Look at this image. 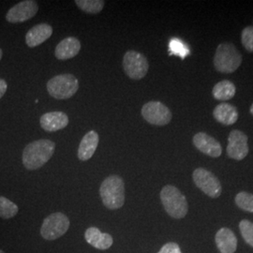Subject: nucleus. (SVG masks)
I'll list each match as a JSON object with an SVG mask.
<instances>
[{
    "mask_svg": "<svg viewBox=\"0 0 253 253\" xmlns=\"http://www.w3.org/2000/svg\"><path fill=\"white\" fill-rule=\"evenodd\" d=\"M70 219L63 213L56 212L46 217L41 228V235L49 241L63 236L70 228Z\"/></svg>",
    "mask_w": 253,
    "mask_h": 253,
    "instance_id": "nucleus-6",
    "label": "nucleus"
},
{
    "mask_svg": "<svg viewBox=\"0 0 253 253\" xmlns=\"http://www.w3.org/2000/svg\"><path fill=\"white\" fill-rule=\"evenodd\" d=\"M170 51L172 54H179L181 57H185L189 54V50L187 46L183 42H181L179 40H172L170 42Z\"/></svg>",
    "mask_w": 253,
    "mask_h": 253,
    "instance_id": "nucleus-26",
    "label": "nucleus"
},
{
    "mask_svg": "<svg viewBox=\"0 0 253 253\" xmlns=\"http://www.w3.org/2000/svg\"><path fill=\"white\" fill-rule=\"evenodd\" d=\"M241 41L245 49L253 53V27H245L241 34Z\"/></svg>",
    "mask_w": 253,
    "mask_h": 253,
    "instance_id": "nucleus-25",
    "label": "nucleus"
},
{
    "mask_svg": "<svg viewBox=\"0 0 253 253\" xmlns=\"http://www.w3.org/2000/svg\"><path fill=\"white\" fill-rule=\"evenodd\" d=\"M213 116L217 122L223 125H233L238 119V112L234 105L230 103H220L216 106L213 112Z\"/></svg>",
    "mask_w": 253,
    "mask_h": 253,
    "instance_id": "nucleus-19",
    "label": "nucleus"
},
{
    "mask_svg": "<svg viewBox=\"0 0 253 253\" xmlns=\"http://www.w3.org/2000/svg\"><path fill=\"white\" fill-rule=\"evenodd\" d=\"M142 116L145 120L156 126H165L172 120V113L161 101H149L142 108Z\"/></svg>",
    "mask_w": 253,
    "mask_h": 253,
    "instance_id": "nucleus-9",
    "label": "nucleus"
},
{
    "mask_svg": "<svg viewBox=\"0 0 253 253\" xmlns=\"http://www.w3.org/2000/svg\"><path fill=\"white\" fill-rule=\"evenodd\" d=\"M192 142L199 151L212 158H218L222 153L220 144L215 138L205 132H199L195 134L192 139Z\"/></svg>",
    "mask_w": 253,
    "mask_h": 253,
    "instance_id": "nucleus-12",
    "label": "nucleus"
},
{
    "mask_svg": "<svg viewBox=\"0 0 253 253\" xmlns=\"http://www.w3.org/2000/svg\"><path fill=\"white\" fill-rule=\"evenodd\" d=\"M215 241L220 253H235L237 248V239L233 231L221 228L215 236Z\"/></svg>",
    "mask_w": 253,
    "mask_h": 253,
    "instance_id": "nucleus-18",
    "label": "nucleus"
},
{
    "mask_svg": "<svg viewBox=\"0 0 253 253\" xmlns=\"http://www.w3.org/2000/svg\"><path fill=\"white\" fill-rule=\"evenodd\" d=\"M0 253H4V252H3V251H2V250H0Z\"/></svg>",
    "mask_w": 253,
    "mask_h": 253,
    "instance_id": "nucleus-31",
    "label": "nucleus"
},
{
    "mask_svg": "<svg viewBox=\"0 0 253 253\" xmlns=\"http://www.w3.org/2000/svg\"><path fill=\"white\" fill-rule=\"evenodd\" d=\"M251 113H252V115H253V104L252 105V107H251Z\"/></svg>",
    "mask_w": 253,
    "mask_h": 253,
    "instance_id": "nucleus-30",
    "label": "nucleus"
},
{
    "mask_svg": "<svg viewBox=\"0 0 253 253\" xmlns=\"http://www.w3.org/2000/svg\"><path fill=\"white\" fill-rule=\"evenodd\" d=\"M38 10L39 6L36 1L25 0L9 9L6 14V20L11 24L23 23L33 18L36 15Z\"/></svg>",
    "mask_w": 253,
    "mask_h": 253,
    "instance_id": "nucleus-11",
    "label": "nucleus"
},
{
    "mask_svg": "<svg viewBox=\"0 0 253 253\" xmlns=\"http://www.w3.org/2000/svg\"><path fill=\"white\" fill-rule=\"evenodd\" d=\"M235 204L242 210L253 213V194L241 191L235 196Z\"/></svg>",
    "mask_w": 253,
    "mask_h": 253,
    "instance_id": "nucleus-23",
    "label": "nucleus"
},
{
    "mask_svg": "<svg viewBox=\"0 0 253 253\" xmlns=\"http://www.w3.org/2000/svg\"><path fill=\"white\" fill-rule=\"evenodd\" d=\"M8 89V84L5 80L0 79V99L5 95L6 91Z\"/></svg>",
    "mask_w": 253,
    "mask_h": 253,
    "instance_id": "nucleus-28",
    "label": "nucleus"
},
{
    "mask_svg": "<svg viewBox=\"0 0 253 253\" xmlns=\"http://www.w3.org/2000/svg\"><path fill=\"white\" fill-rule=\"evenodd\" d=\"M55 149V144L47 139L34 141L25 147L23 151V164L29 171L38 170L50 161Z\"/></svg>",
    "mask_w": 253,
    "mask_h": 253,
    "instance_id": "nucleus-1",
    "label": "nucleus"
},
{
    "mask_svg": "<svg viewBox=\"0 0 253 253\" xmlns=\"http://www.w3.org/2000/svg\"><path fill=\"white\" fill-rule=\"evenodd\" d=\"M100 195L104 207L117 210L125 204V184L119 175H110L101 183Z\"/></svg>",
    "mask_w": 253,
    "mask_h": 253,
    "instance_id": "nucleus-2",
    "label": "nucleus"
},
{
    "mask_svg": "<svg viewBox=\"0 0 253 253\" xmlns=\"http://www.w3.org/2000/svg\"><path fill=\"white\" fill-rule=\"evenodd\" d=\"M75 4L86 13L97 14L102 10L105 2L102 0H76Z\"/></svg>",
    "mask_w": 253,
    "mask_h": 253,
    "instance_id": "nucleus-22",
    "label": "nucleus"
},
{
    "mask_svg": "<svg viewBox=\"0 0 253 253\" xmlns=\"http://www.w3.org/2000/svg\"><path fill=\"white\" fill-rule=\"evenodd\" d=\"M242 63V55L232 43H221L217 46L214 57V66L217 72L233 73Z\"/></svg>",
    "mask_w": 253,
    "mask_h": 253,
    "instance_id": "nucleus-4",
    "label": "nucleus"
},
{
    "mask_svg": "<svg viewBox=\"0 0 253 253\" xmlns=\"http://www.w3.org/2000/svg\"><path fill=\"white\" fill-rule=\"evenodd\" d=\"M123 69L126 75L133 80L143 79L149 69L145 55L136 51H127L123 57Z\"/></svg>",
    "mask_w": 253,
    "mask_h": 253,
    "instance_id": "nucleus-7",
    "label": "nucleus"
},
{
    "mask_svg": "<svg viewBox=\"0 0 253 253\" xmlns=\"http://www.w3.org/2000/svg\"><path fill=\"white\" fill-rule=\"evenodd\" d=\"M227 155L235 161H242L249 154L248 136L241 130H232L228 137Z\"/></svg>",
    "mask_w": 253,
    "mask_h": 253,
    "instance_id": "nucleus-10",
    "label": "nucleus"
},
{
    "mask_svg": "<svg viewBox=\"0 0 253 253\" xmlns=\"http://www.w3.org/2000/svg\"><path fill=\"white\" fill-rule=\"evenodd\" d=\"M84 239L88 244L100 251L109 250L114 243L112 235L101 233L100 229L96 227H90L85 230Z\"/></svg>",
    "mask_w": 253,
    "mask_h": 253,
    "instance_id": "nucleus-14",
    "label": "nucleus"
},
{
    "mask_svg": "<svg viewBox=\"0 0 253 253\" xmlns=\"http://www.w3.org/2000/svg\"><path fill=\"white\" fill-rule=\"evenodd\" d=\"M161 200L167 214L173 218H183L188 214L189 206L186 197L180 190L172 185L163 187L161 191Z\"/></svg>",
    "mask_w": 253,
    "mask_h": 253,
    "instance_id": "nucleus-3",
    "label": "nucleus"
},
{
    "mask_svg": "<svg viewBox=\"0 0 253 253\" xmlns=\"http://www.w3.org/2000/svg\"><path fill=\"white\" fill-rule=\"evenodd\" d=\"M53 34V28L48 24H40L30 28L26 35L27 45L30 48L41 45Z\"/></svg>",
    "mask_w": 253,
    "mask_h": 253,
    "instance_id": "nucleus-17",
    "label": "nucleus"
},
{
    "mask_svg": "<svg viewBox=\"0 0 253 253\" xmlns=\"http://www.w3.org/2000/svg\"><path fill=\"white\" fill-rule=\"evenodd\" d=\"M19 208L10 200L4 196H0V217L3 219H9L15 217L18 214Z\"/></svg>",
    "mask_w": 253,
    "mask_h": 253,
    "instance_id": "nucleus-21",
    "label": "nucleus"
},
{
    "mask_svg": "<svg viewBox=\"0 0 253 253\" xmlns=\"http://www.w3.org/2000/svg\"><path fill=\"white\" fill-rule=\"evenodd\" d=\"M69 117L63 112H50L46 113L41 118V126L49 132H54L63 129L69 125Z\"/></svg>",
    "mask_w": 253,
    "mask_h": 253,
    "instance_id": "nucleus-13",
    "label": "nucleus"
},
{
    "mask_svg": "<svg viewBox=\"0 0 253 253\" xmlns=\"http://www.w3.org/2000/svg\"><path fill=\"white\" fill-rule=\"evenodd\" d=\"M192 177L195 185L209 197L217 198L220 196L222 188L215 174L207 169L198 168L193 172Z\"/></svg>",
    "mask_w": 253,
    "mask_h": 253,
    "instance_id": "nucleus-8",
    "label": "nucleus"
},
{
    "mask_svg": "<svg viewBox=\"0 0 253 253\" xmlns=\"http://www.w3.org/2000/svg\"><path fill=\"white\" fill-rule=\"evenodd\" d=\"M99 141H100V136L96 131L94 130L88 131L83 137L81 143L79 145L78 154H77L78 159L82 162H86L90 160L97 150Z\"/></svg>",
    "mask_w": 253,
    "mask_h": 253,
    "instance_id": "nucleus-16",
    "label": "nucleus"
},
{
    "mask_svg": "<svg viewBox=\"0 0 253 253\" xmlns=\"http://www.w3.org/2000/svg\"><path fill=\"white\" fill-rule=\"evenodd\" d=\"M158 253H181L180 248L176 243L173 242H169L167 244L164 245L161 251Z\"/></svg>",
    "mask_w": 253,
    "mask_h": 253,
    "instance_id": "nucleus-27",
    "label": "nucleus"
},
{
    "mask_svg": "<svg viewBox=\"0 0 253 253\" xmlns=\"http://www.w3.org/2000/svg\"><path fill=\"white\" fill-rule=\"evenodd\" d=\"M239 229L246 243L253 248V222L248 219H243L239 224Z\"/></svg>",
    "mask_w": 253,
    "mask_h": 253,
    "instance_id": "nucleus-24",
    "label": "nucleus"
},
{
    "mask_svg": "<svg viewBox=\"0 0 253 253\" xmlns=\"http://www.w3.org/2000/svg\"><path fill=\"white\" fill-rule=\"evenodd\" d=\"M235 91L236 88L235 84L231 81L224 80L217 83L214 86L212 93L216 100L226 101L235 97Z\"/></svg>",
    "mask_w": 253,
    "mask_h": 253,
    "instance_id": "nucleus-20",
    "label": "nucleus"
},
{
    "mask_svg": "<svg viewBox=\"0 0 253 253\" xmlns=\"http://www.w3.org/2000/svg\"><path fill=\"white\" fill-rule=\"evenodd\" d=\"M2 55H3V52H2V50L0 49V60H1V58H2Z\"/></svg>",
    "mask_w": 253,
    "mask_h": 253,
    "instance_id": "nucleus-29",
    "label": "nucleus"
},
{
    "mask_svg": "<svg viewBox=\"0 0 253 253\" xmlns=\"http://www.w3.org/2000/svg\"><path fill=\"white\" fill-rule=\"evenodd\" d=\"M79 89L78 79L70 73L59 74L47 83V91L56 100H67L72 98Z\"/></svg>",
    "mask_w": 253,
    "mask_h": 253,
    "instance_id": "nucleus-5",
    "label": "nucleus"
},
{
    "mask_svg": "<svg viewBox=\"0 0 253 253\" xmlns=\"http://www.w3.org/2000/svg\"><path fill=\"white\" fill-rule=\"evenodd\" d=\"M81 42L74 37H69L61 41L55 48L54 54L59 60H68L79 54Z\"/></svg>",
    "mask_w": 253,
    "mask_h": 253,
    "instance_id": "nucleus-15",
    "label": "nucleus"
}]
</instances>
